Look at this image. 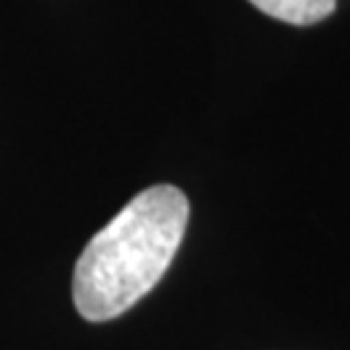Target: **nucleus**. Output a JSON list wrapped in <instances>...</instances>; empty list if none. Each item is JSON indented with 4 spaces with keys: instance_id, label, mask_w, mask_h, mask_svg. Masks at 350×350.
Listing matches in <instances>:
<instances>
[{
    "instance_id": "nucleus-1",
    "label": "nucleus",
    "mask_w": 350,
    "mask_h": 350,
    "mask_svg": "<svg viewBox=\"0 0 350 350\" xmlns=\"http://www.w3.org/2000/svg\"><path fill=\"white\" fill-rule=\"evenodd\" d=\"M189 221L182 189L156 185L135 195L86 244L73 273V301L88 322L138 304L169 270Z\"/></svg>"
},
{
    "instance_id": "nucleus-2",
    "label": "nucleus",
    "mask_w": 350,
    "mask_h": 350,
    "mask_svg": "<svg viewBox=\"0 0 350 350\" xmlns=\"http://www.w3.org/2000/svg\"><path fill=\"white\" fill-rule=\"evenodd\" d=\"M262 13L293 26H309L335 11V0H250Z\"/></svg>"
}]
</instances>
